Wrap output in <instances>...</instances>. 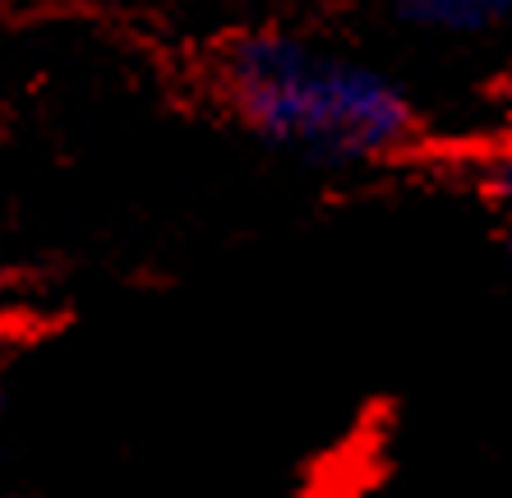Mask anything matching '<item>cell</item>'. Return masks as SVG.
I'll list each match as a JSON object with an SVG mask.
<instances>
[{"instance_id": "obj_1", "label": "cell", "mask_w": 512, "mask_h": 498, "mask_svg": "<svg viewBox=\"0 0 512 498\" xmlns=\"http://www.w3.org/2000/svg\"><path fill=\"white\" fill-rule=\"evenodd\" d=\"M208 88L245 139L319 171H374L425 143V111L393 70L291 28L227 37Z\"/></svg>"}, {"instance_id": "obj_2", "label": "cell", "mask_w": 512, "mask_h": 498, "mask_svg": "<svg viewBox=\"0 0 512 498\" xmlns=\"http://www.w3.org/2000/svg\"><path fill=\"white\" fill-rule=\"evenodd\" d=\"M388 14L425 37H494L512 28V0H388Z\"/></svg>"}, {"instance_id": "obj_3", "label": "cell", "mask_w": 512, "mask_h": 498, "mask_svg": "<svg viewBox=\"0 0 512 498\" xmlns=\"http://www.w3.org/2000/svg\"><path fill=\"white\" fill-rule=\"evenodd\" d=\"M476 190L485 194L489 208H494V217H499V245L512 263V139H503L494 153L480 157Z\"/></svg>"}, {"instance_id": "obj_4", "label": "cell", "mask_w": 512, "mask_h": 498, "mask_svg": "<svg viewBox=\"0 0 512 498\" xmlns=\"http://www.w3.org/2000/svg\"><path fill=\"white\" fill-rule=\"evenodd\" d=\"M503 130L512 139V83H508V93H503Z\"/></svg>"}, {"instance_id": "obj_5", "label": "cell", "mask_w": 512, "mask_h": 498, "mask_svg": "<svg viewBox=\"0 0 512 498\" xmlns=\"http://www.w3.org/2000/svg\"><path fill=\"white\" fill-rule=\"evenodd\" d=\"M0 420H5V392H0Z\"/></svg>"}]
</instances>
